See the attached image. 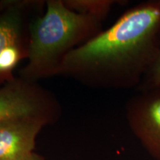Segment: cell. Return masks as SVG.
I'll use <instances>...</instances> for the list:
<instances>
[{
	"mask_svg": "<svg viewBox=\"0 0 160 160\" xmlns=\"http://www.w3.org/2000/svg\"><path fill=\"white\" fill-rule=\"evenodd\" d=\"M19 24V18L17 13H7L0 17V54L8 47L16 45Z\"/></svg>",
	"mask_w": 160,
	"mask_h": 160,
	"instance_id": "obj_6",
	"label": "cell"
},
{
	"mask_svg": "<svg viewBox=\"0 0 160 160\" xmlns=\"http://www.w3.org/2000/svg\"><path fill=\"white\" fill-rule=\"evenodd\" d=\"M96 19L68 9L61 2H49L45 16L31 28L30 66L33 69L50 65L82 31L94 26Z\"/></svg>",
	"mask_w": 160,
	"mask_h": 160,
	"instance_id": "obj_2",
	"label": "cell"
},
{
	"mask_svg": "<svg viewBox=\"0 0 160 160\" xmlns=\"http://www.w3.org/2000/svg\"><path fill=\"white\" fill-rule=\"evenodd\" d=\"M42 124L32 117L0 121V160H25L33 154Z\"/></svg>",
	"mask_w": 160,
	"mask_h": 160,
	"instance_id": "obj_4",
	"label": "cell"
},
{
	"mask_svg": "<svg viewBox=\"0 0 160 160\" xmlns=\"http://www.w3.org/2000/svg\"><path fill=\"white\" fill-rule=\"evenodd\" d=\"M37 109L35 102L16 86L0 89V121L18 117H31Z\"/></svg>",
	"mask_w": 160,
	"mask_h": 160,
	"instance_id": "obj_5",
	"label": "cell"
},
{
	"mask_svg": "<svg viewBox=\"0 0 160 160\" xmlns=\"http://www.w3.org/2000/svg\"><path fill=\"white\" fill-rule=\"evenodd\" d=\"M160 47V0L140 3L110 28L66 56L70 66H82L102 83L139 85Z\"/></svg>",
	"mask_w": 160,
	"mask_h": 160,
	"instance_id": "obj_1",
	"label": "cell"
},
{
	"mask_svg": "<svg viewBox=\"0 0 160 160\" xmlns=\"http://www.w3.org/2000/svg\"><path fill=\"white\" fill-rule=\"evenodd\" d=\"M19 58L17 45L9 46L0 54V73L9 71L16 65Z\"/></svg>",
	"mask_w": 160,
	"mask_h": 160,
	"instance_id": "obj_8",
	"label": "cell"
},
{
	"mask_svg": "<svg viewBox=\"0 0 160 160\" xmlns=\"http://www.w3.org/2000/svg\"><path fill=\"white\" fill-rule=\"evenodd\" d=\"M133 131L153 158L160 160V90L141 92L130 104Z\"/></svg>",
	"mask_w": 160,
	"mask_h": 160,
	"instance_id": "obj_3",
	"label": "cell"
},
{
	"mask_svg": "<svg viewBox=\"0 0 160 160\" xmlns=\"http://www.w3.org/2000/svg\"><path fill=\"white\" fill-rule=\"evenodd\" d=\"M25 160H44V159L41 157H39V155L35 154V153H33L31 157H30L29 158H28V159Z\"/></svg>",
	"mask_w": 160,
	"mask_h": 160,
	"instance_id": "obj_9",
	"label": "cell"
},
{
	"mask_svg": "<svg viewBox=\"0 0 160 160\" xmlns=\"http://www.w3.org/2000/svg\"><path fill=\"white\" fill-rule=\"evenodd\" d=\"M140 91L160 90V47L157 57L139 85Z\"/></svg>",
	"mask_w": 160,
	"mask_h": 160,
	"instance_id": "obj_7",
	"label": "cell"
}]
</instances>
